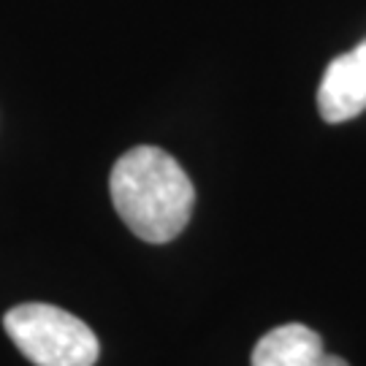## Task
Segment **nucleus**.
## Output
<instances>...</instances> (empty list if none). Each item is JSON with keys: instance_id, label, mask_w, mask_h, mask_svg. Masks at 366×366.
Returning a JSON list of instances; mask_svg holds the SVG:
<instances>
[{"instance_id": "obj_3", "label": "nucleus", "mask_w": 366, "mask_h": 366, "mask_svg": "<svg viewBox=\"0 0 366 366\" xmlns=\"http://www.w3.org/2000/svg\"><path fill=\"white\" fill-rule=\"evenodd\" d=\"M320 117L337 125L366 109V41L328 63L317 90Z\"/></svg>"}, {"instance_id": "obj_1", "label": "nucleus", "mask_w": 366, "mask_h": 366, "mask_svg": "<svg viewBox=\"0 0 366 366\" xmlns=\"http://www.w3.org/2000/svg\"><path fill=\"white\" fill-rule=\"evenodd\" d=\"M109 190L122 222L149 244L182 234L196 204V190L182 166L166 149L149 144L133 147L119 157Z\"/></svg>"}, {"instance_id": "obj_5", "label": "nucleus", "mask_w": 366, "mask_h": 366, "mask_svg": "<svg viewBox=\"0 0 366 366\" xmlns=\"http://www.w3.org/2000/svg\"><path fill=\"white\" fill-rule=\"evenodd\" d=\"M323 366H350L345 358H340V355H331V353H326L323 355Z\"/></svg>"}, {"instance_id": "obj_4", "label": "nucleus", "mask_w": 366, "mask_h": 366, "mask_svg": "<svg viewBox=\"0 0 366 366\" xmlns=\"http://www.w3.org/2000/svg\"><path fill=\"white\" fill-rule=\"evenodd\" d=\"M323 340L301 323L272 328L258 340L249 366H323Z\"/></svg>"}, {"instance_id": "obj_2", "label": "nucleus", "mask_w": 366, "mask_h": 366, "mask_svg": "<svg viewBox=\"0 0 366 366\" xmlns=\"http://www.w3.org/2000/svg\"><path fill=\"white\" fill-rule=\"evenodd\" d=\"M3 328L36 366H95L101 355L90 326L52 304H19L6 312Z\"/></svg>"}]
</instances>
